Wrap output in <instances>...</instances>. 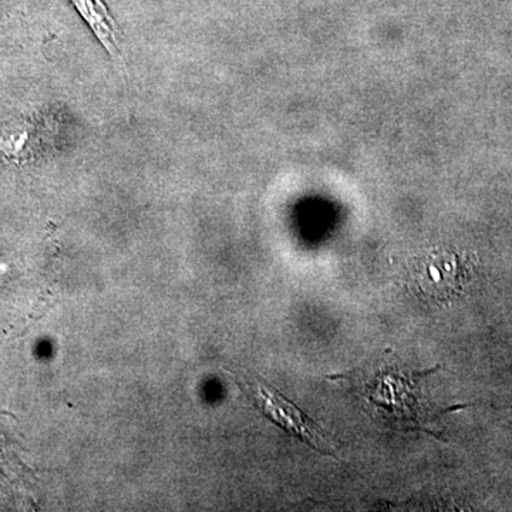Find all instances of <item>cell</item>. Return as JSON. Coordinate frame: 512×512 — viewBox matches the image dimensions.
Masks as SVG:
<instances>
[{
    "label": "cell",
    "instance_id": "obj_1",
    "mask_svg": "<svg viewBox=\"0 0 512 512\" xmlns=\"http://www.w3.org/2000/svg\"><path fill=\"white\" fill-rule=\"evenodd\" d=\"M410 282L423 301H453L466 284V264L457 252L434 249L414 259L410 266Z\"/></svg>",
    "mask_w": 512,
    "mask_h": 512
},
{
    "label": "cell",
    "instance_id": "obj_2",
    "mask_svg": "<svg viewBox=\"0 0 512 512\" xmlns=\"http://www.w3.org/2000/svg\"><path fill=\"white\" fill-rule=\"evenodd\" d=\"M251 392L256 406L275 424L298 437L299 440L305 441L308 446L315 448L319 453L335 456L332 444L318 424L309 419L282 394L259 382L252 384Z\"/></svg>",
    "mask_w": 512,
    "mask_h": 512
},
{
    "label": "cell",
    "instance_id": "obj_4",
    "mask_svg": "<svg viewBox=\"0 0 512 512\" xmlns=\"http://www.w3.org/2000/svg\"><path fill=\"white\" fill-rule=\"evenodd\" d=\"M22 468L25 467H23V464L20 463L18 457L15 456L12 448H10L9 433L5 426H3L2 416H0V473L9 476L10 471V473L20 476Z\"/></svg>",
    "mask_w": 512,
    "mask_h": 512
},
{
    "label": "cell",
    "instance_id": "obj_3",
    "mask_svg": "<svg viewBox=\"0 0 512 512\" xmlns=\"http://www.w3.org/2000/svg\"><path fill=\"white\" fill-rule=\"evenodd\" d=\"M77 12L86 20L87 25L92 28L94 35L99 37L103 46L113 55L117 52L119 39H117V28L109 10L103 0H72Z\"/></svg>",
    "mask_w": 512,
    "mask_h": 512
}]
</instances>
